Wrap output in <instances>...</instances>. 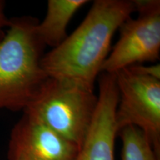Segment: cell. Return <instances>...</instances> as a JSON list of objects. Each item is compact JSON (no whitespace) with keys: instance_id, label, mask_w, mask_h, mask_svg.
<instances>
[{"instance_id":"obj_1","label":"cell","mask_w":160,"mask_h":160,"mask_svg":"<svg viewBox=\"0 0 160 160\" xmlns=\"http://www.w3.org/2000/svg\"><path fill=\"white\" fill-rule=\"evenodd\" d=\"M137 11L135 1L96 0L79 27L59 46L44 54L42 66L48 77L93 90L112 38Z\"/></svg>"},{"instance_id":"obj_2","label":"cell","mask_w":160,"mask_h":160,"mask_svg":"<svg viewBox=\"0 0 160 160\" xmlns=\"http://www.w3.org/2000/svg\"><path fill=\"white\" fill-rule=\"evenodd\" d=\"M38 23L31 17L13 18L0 40V109L23 111L48 78Z\"/></svg>"},{"instance_id":"obj_3","label":"cell","mask_w":160,"mask_h":160,"mask_svg":"<svg viewBox=\"0 0 160 160\" xmlns=\"http://www.w3.org/2000/svg\"><path fill=\"white\" fill-rule=\"evenodd\" d=\"M98 97L93 90L48 77L23 112L81 147Z\"/></svg>"},{"instance_id":"obj_4","label":"cell","mask_w":160,"mask_h":160,"mask_svg":"<svg viewBox=\"0 0 160 160\" xmlns=\"http://www.w3.org/2000/svg\"><path fill=\"white\" fill-rule=\"evenodd\" d=\"M119 100L116 110L118 131L127 126L139 128L160 157V79L135 65L114 73Z\"/></svg>"},{"instance_id":"obj_5","label":"cell","mask_w":160,"mask_h":160,"mask_svg":"<svg viewBox=\"0 0 160 160\" xmlns=\"http://www.w3.org/2000/svg\"><path fill=\"white\" fill-rule=\"evenodd\" d=\"M135 1V0H134ZM137 18L120 26V36L102 67L101 73H116L144 62H157L160 53V2L135 1Z\"/></svg>"},{"instance_id":"obj_6","label":"cell","mask_w":160,"mask_h":160,"mask_svg":"<svg viewBox=\"0 0 160 160\" xmlns=\"http://www.w3.org/2000/svg\"><path fill=\"white\" fill-rule=\"evenodd\" d=\"M79 147L24 113L10 136L8 160H77Z\"/></svg>"},{"instance_id":"obj_7","label":"cell","mask_w":160,"mask_h":160,"mask_svg":"<svg viewBox=\"0 0 160 160\" xmlns=\"http://www.w3.org/2000/svg\"><path fill=\"white\" fill-rule=\"evenodd\" d=\"M94 114L77 160H114L116 122L119 92L115 74L102 73Z\"/></svg>"},{"instance_id":"obj_8","label":"cell","mask_w":160,"mask_h":160,"mask_svg":"<svg viewBox=\"0 0 160 160\" xmlns=\"http://www.w3.org/2000/svg\"><path fill=\"white\" fill-rule=\"evenodd\" d=\"M87 0H49L45 19L37 25V32L45 46L55 48L67 38V29L71 18Z\"/></svg>"},{"instance_id":"obj_9","label":"cell","mask_w":160,"mask_h":160,"mask_svg":"<svg viewBox=\"0 0 160 160\" xmlns=\"http://www.w3.org/2000/svg\"><path fill=\"white\" fill-rule=\"evenodd\" d=\"M121 138L122 160H159L146 135L134 126H127L118 132Z\"/></svg>"},{"instance_id":"obj_10","label":"cell","mask_w":160,"mask_h":160,"mask_svg":"<svg viewBox=\"0 0 160 160\" xmlns=\"http://www.w3.org/2000/svg\"><path fill=\"white\" fill-rule=\"evenodd\" d=\"M9 22L10 19H8L5 13V2L0 0V40L5 36L4 29L8 28Z\"/></svg>"}]
</instances>
